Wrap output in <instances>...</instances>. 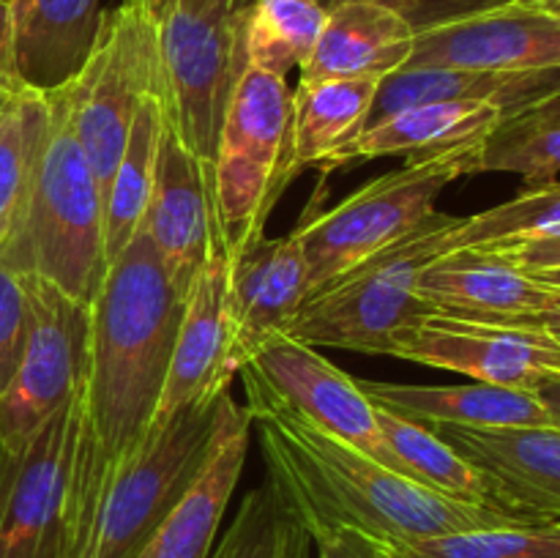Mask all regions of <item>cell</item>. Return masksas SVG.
<instances>
[{
	"label": "cell",
	"instance_id": "6da1fadb",
	"mask_svg": "<svg viewBox=\"0 0 560 558\" xmlns=\"http://www.w3.org/2000/svg\"><path fill=\"white\" fill-rule=\"evenodd\" d=\"M184 304L142 230L91 301L66 485L71 558L85 556L109 485L156 416Z\"/></svg>",
	"mask_w": 560,
	"mask_h": 558
},
{
	"label": "cell",
	"instance_id": "7a4b0ae2",
	"mask_svg": "<svg viewBox=\"0 0 560 558\" xmlns=\"http://www.w3.org/2000/svg\"><path fill=\"white\" fill-rule=\"evenodd\" d=\"M252 427L260 430L268 481L288 501L312 542L350 528L394 547L463 531L530 523L492 503L443 496L317 430L260 386L244 381Z\"/></svg>",
	"mask_w": 560,
	"mask_h": 558
},
{
	"label": "cell",
	"instance_id": "3957f363",
	"mask_svg": "<svg viewBox=\"0 0 560 558\" xmlns=\"http://www.w3.org/2000/svg\"><path fill=\"white\" fill-rule=\"evenodd\" d=\"M0 260L91 304L107 274L104 191L82 153L63 91L49 93V126L25 213Z\"/></svg>",
	"mask_w": 560,
	"mask_h": 558
},
{
	"label": "cell",
	"instance_id": "277c9868",
	"mask_svg": "<svg viewBox=\"0 0 560 558\" xmlns=\"http://www.w3.org/2000/svg\"><path fill=\"white\" fill-rule=\"evenodd\" d=\"M249 5L241 0H153L148 5L156 22L164 118L200 164L208 191L224 113L249 66Z\"/></svg>",
	"mask_w": 560,
	"mask_h": 558
},
{
	"label": "cell",
	"instance_id": "5b68a950",
	"mask_svg": "<svg viewBox=\"0 0 560 558\" xmlns=\"http://www.w3.org/2000/svg\"><path fill=\"white\" fill-rule=\"evenodd\" d=\"M301 173L288 80L246 66L224 113L208 191L213 241L228 257L266 235L273 208Z\"/></svg>",
	"mask_w": 560,
	"mask_h": 558
},
{
	"label": "cell",
	"instance_id": "8992f818",
	"mask_svg": "<svg viewBox=\"0 0 560 558\" xmlns=\"http://www.w3.org/2000/svg\"><path fill=\"white\" fill-rule=\"evenodd\" d=\"M457 224L454 213L432 211L392 246L315 290L288 334L315 348L388 356L394 334L432 312L416 282L432 260L446 255Z\"/></svg>",
	"mask_w": 560,
	"mask_h": 558
},
{
	"label": "cell",
	"instance_id": "52a82bcc",
	"mask_svg": "<svg viewBox=\"0 0 560 558\" xmlns=\"http://www.w3.org/2000/svg\"><path fill=\"white\" fill-rule=\"evenodd\" d=\"M479 148L481 140L408 159L399 170L377 175L334 208L320 206L326 186H317L299 222L310 295L424 222L448 184L479 173Z\"/></svg>",
	"mask_w": 560,
	"mask_h": 558
},
{
	"label": "cell",
	"instance_id": "ba28073f",
	"mask_svg": "<svg viewBox=\"0 0 560 558\" xmlns=\"http://www.w3.org/2000/svg\"><path fill=\"white\" fill-rule=\"evenodd\" d=\"M241 414L244 405L222 392L148 430L109 485L82 558H137Z\"/></svg>",
	"mask_w": 560,
	"mask_h": 558
},
{
	"label": "cell",
	"instance_id": "9c48e42d",
	"mask_svg": "<svg viewBox=\"0 0 560 558\" xmlns=\"http://www.w3.org/2000/svg\"><path fill=\"white\" fill-rule=\"evenodd\" d=\"M60 91L82 153L107 191L140 98L151 91L162 93L156 22L142 0H124L113 14H104L91 58Z\"/></svg>",
	"mask_w": 560,
	"mask_h": 558
},
{
	"label": "cell",
	"instance_id": "30bf717a",
	"mask_svg": "<svg viewBox=\"0 0 560 558\" xmlns=\"http://www.w3.org/2000/svg\"><path fill=\"white\" fill-rule=\"evenodd\" d=\"M25 277L31 326L20 367L0 397V443L14 460L22 457L38 430L74 397L91 326V304L69 299L36 274Z\"/></svg>",
	"mask_w": 560,
	"mask_h": 558
},
{
	"label": "cell",
	"instance_id": "8fae6325",
	"mask_svg": "<svg viewBox=\"0 0 560 558\" xmlns=\"http://www.w3.org/2000/svg\"><path fill=\"white\" fill-rule=\"evenodd\" d=\"M238 375L260 386L268 397L312 427L402 474L383 435L372 399L361 392L353 375L331 364L315 345L301 342L290 334H277L241 367Z\"/></svg>",
	"mask_w": 560,
	"mask_h": 558
},
{
	"label": "cell",
	"instance_id": "7c38bea8",
	"mask_svg": "<svg viewBox=\"0 0 560 558\" xmlns=\"http://www.w3.org/2000/svg\"><path fill=\"white\" fill-rule=\"evenodd\" d=\"M388 356L523 392H534L539 381L560 372V345L545 328L470 321L435 310L394 334Z\"/></svg>",
	"mask_w": 560,
	"mask_h": 558
},
{
	"label": "cell",
	"instance_id": "4fadbf2b",
	"mask_svg": "<svg viewBox=\"0 0 560 558\" xmlns=\"http://www.w3.org/2000/svg\"><path fill=\"white\" fill-rule=\"evenodd\" d=\"M77 392L22 452L0 507V558H71L66 485Z\"/></svg>",
	"mask_w": 560,
	"mask_h": 558
},
{
	"label": "cell",
	"instance_id": "5bb4252c",
	"mask_svg": "<svg viewBox=\"0 0 560 558\" xmlns=\"http://www.w3.org/2000/svg\"><path fill=\"white\" fill-rule=\"evenodd\" d=\"M405 69H560V20L539 5L509 3L416 33Z\"/></svg>",
	"mask_w": 560,
	"mask_h": 558
},
{
	"label": "cell",
	"instance_id": "9a60e30c",
	"mask_svg": "<svg viewBox=\"0 0 560 558\" xmlns=\"http://www.w3.org/2000/svg\"><path fill=\"white\" fill-rule=\"evenodd\" d=\"M306 295L310 271L299 224L282 239L260 235L230 257V361L235 372L252 361L268 339L288 334Z\"/></svg>",
	"mask_w": 560,
	"mask_h": 558
},
{
	"label": "cell",
	"instance_id": "2e32d148",
	"mask_svg": "<svg viewBox=\"0 0 560 558\" xmlns=\"http://www.w3.org/2000/svg\"><path fill=\"white\" fill-rule=\"evenodd\" d=\"M228 277L230 257L213 241L211 255L186 295L173 356H170L167 381L148 430L167 425L186 405L230 392L235 370L230 361Z\"/></svg>",
	"mask_w": 560,
	"mask_h": 558
},
{
	"label": "cell",
	"instance_id": "e0dca14e",
	"mask_svg": "<svg viewBox=\"0 0 560 558\" xmlns=\"http://www.w3.org/2000/svg\"><path fill=\"white\" fill-rule=\"evenodd\" d=\"M416 293L443 315L528 323L560 306V290L490 249H448L421 271Z\"/></svg>",
	"mask_w": 560,
	"mask_h": 558
},
{
	"label": "cell",
	"instance_id": "ac0fdd59",
	"mask_svg": "<svg viewBox=\"0 0 560 558\" xmlns=\"http://www.w3.org/2000/svg\"><path fill=\"white\" fill-rule=\"evenodd\" d=\"M142 233L151 241L175 293L186 299L213 249V219L200 164L170 126L162 137L156 184Z\"/></svg>",
	"mask_w": 560,
	"mask_h": 558
},
{
	"label": "cell",
	"instance_id": "d6986e66",
	"mask_svg": "<svg viewBox=\"0 0 560 558\" xmlns=\"http://www.w3.org/2000/svg\"><path fill=\"white\" fill-rule=\"evenodd\" d=\"M490 479L498 503L530 520H560V427H432Z\"/></svg>",
	"mask_w": 560,
	"mask_h": 558
},
{
	"label": "cell",
	"instance_id": "ffe728a7",
	"mask_svg": "<svg viewBox=\"0 0 560 558\" xmlns=\"http://www.w3.org/2000/svg\"><path fill=\"white\" fill-rule=\"evenodd\" d=\"M372 405L427 427L468 430H512V427H556L550 410L534 392L492 383L468 386H408V383L355 377Z\"/></svg>",
	"mask_w": 560,
	"mask_h": 558
},
{
	"label": "cell",
	"instance_id": "44dd1931",
	"mask_svg": "<svg viewBox=\"0 0 560 558\" xmlns=\"http://www.w3.org/2000/svg\"><path fill=\"white\" fill-rule=\"evenodd\" d=\"M11 16L22 85L44 96L80 74L104 25L98 0H11Z\"/></svg>",
	"mask_w": 560,
	"mask_h": 558
},
{
	"label": "cell",
	"instance_id": "7402d4cb",
	"mask_svg": "<svg viewBox=\"0 0 560 558\" xmlns=\"http://www.w3.org/2000/svg\"><path fill=\"white\" fill-rule=\"evenodd\" d=\"M416 31L394 11L366 0H345L328 9L317 47L301 69V82L383 77L405 69Z\"/></svg>",
	"mask_w": 560,
	"mask_h": 558
},
{
	"label": "cell",
	"instance_id": "603a6c76",
	"mask_svg": "<svg viewBox=\"0 0 560 558\" xmlns=\"http://www.w3.org/2000/svg\"><path fill=\"white\" fill-rule=\"evenodd\" d=\"M560 93V69L479 71V69H399L383 77L364 129L410 104L481 102L506 115Z\"/></svg>",
	"mask_w": 560,
	"mask_h": 558
},
{
	"label": "cell",
	"instance_id": "cb8c5ba5",
	"mask_svg": "<svg viewBox=\"0 0 560 558\" xmlns=\"http://www.w3.org/2000/svg\"><path fill=\"white\" fill-rule=\"evenodd\" d=\"M252 441V416L244 414L233 421L219 446L202 465L197 479L184 492L173 512L159 523L151 539L142 545L137 558H208L213 539L233 501L235 485L244 470Z\"/></svg>",
	"mask_w": 560,
	"mask_h": 558
},
{
	"label": "cell",
	"instance_id": "d4e9b609",
	"mask_svg": "<svg viewBox=\"0 0 560 558\" xmlns=\"http://www.w3.org/2000/svg\"><path fill=\"white\" fill-rule=\"evenodd\" d=\"M506 113L481 102H424L397 109L381 124L361 131L326 167L328 173L386 156L424 159L432 153L479 142L495 129Z\"/></svg>",
	"mask_w": 560,
	"mask_h": 558
},
{
	"label": "cell",
	"instance_id": "484cf974",
	"mask_svg": "<svg viewBox=\"0 0 560 558\" xmlns=\"http://www.w3.org/2000/svg\"><path fill=\"white\" fill-rule=\"evenodd\" d=\"M167 129L162 96L159 91L145 93L140 98L135 120H131L129 140H126L120 162L104 191V257L109 263L118 260L145 222L148 202H151L153 184H156L159 151Z\"/></svg>",
	"mask_w": 560,
	"mask_h": 558
},
{
	"label": "cell",
	"instance_id": "4316f807",
	"mask_svg": "<svg viewBox=\"0 0 560 558\" xmlns=\"http://www.w3.org/2000/svg\"><path fill=\"white\" fill-rule=\"evenodd\" d=\"M377 77L299 82L293 91L295 159L301 170H320L364 131L375 104Z\"/></svg>",
	"mask_w": 560,
	"mask_h": 558
},
{
	"label": "cell",
	"instance_id": "83f0119b",
	"mask_svg": "<svg viewBox=\"0 0 560 558\" xmlns=\"http://www.w3.org/2000/svg\"><path fill=\"white\" fill-rule=\"evenodd\" d=\"M375 410L383 435H386L405 476L430 487V490L443 492V496L501 507L490 479L468 457H463L446 438L438 435L432 427L410 421L405 416L392 414V410L377 408V405Z\"/></svg>",
	"mask_w": 560,
	"mask_h": 558
},
{
	"label": "cell",
	"instance_id": "f1b7e54d",
	"mask_svg": "<svg viewBox=\"0 0 560 558\" xmlns=\"http://www.w3.org/2000/svg\"><path fill=\"white\" fill-rule=\"evenodd\" d=\"M49 126V96L20 91L0 104V249L16 233Z\"/></svg>",
	"mask_w": 560,
	"mask_h": 558
},
{
	"label": "cell",
	"instance_id": "f546056e",
	"mask_svg": "<svg viewBox=\"0 0 560 558\" xmlns=\"http://www.w3.org/2000/svg\"><path fill=\"white\" fill-rule=\"evenodd\" d=\"M479 173H512L525 186L560 175V93L506 115L479 148Z\"/></svg>",
	"mask_w": 560,
	"mask_h": 558
},
{
	"label": "cell",
	"instance_id": "4dcf8cb0",
	"mask_svg": "<svg viewBox=\"0 0 560 558\" xmlns=\"http://www.w3.org/2000/svg\"><path fill=\"white\" fill-rule=\"evenodd\" d=\"M328 9L320 0H252L246 58L255 69L288 77L304 69L317 47Z\"/></svg>",
	"mask_w": 560,
	"mask_h": 558
},
{
	"label": "cell",
	"instance_id": "1f68e13d",
	"mask_svg": "<svg viewBox=\"0 0 560 558\" xmlns=\"http://www.w3.org/2000/svg\"><path fill=\"white\" fill-rule=\"evenodd\" d=\"M312 536L271 481L241 498L235 518L208 558H306Z\"/></svg>",
	"mask_w": 560,
	"mask_h": 558
},
{
	"label": "cell",
	"instance_id": "d6a6232c",
	"mask_svg": "<svg viewBox=\"0 0 560 558\" xmlns=\"http://www.w3.org/2000/svg\"><path fill=\"white\" fill-rule=\"evenodd\" d=\"M560 233V181L525 186L517 197L495 208L459 217L448 249H498Z\"/></svg>",
	"mask_w": 560,
	"mask_h": 558
},
{
	"label": "cell",
	"instance_id": "836d02e7",
	"mask_svg": "<svg viewBox=\"0 0 560 558\" xmlns=\"http://www.w3.org/2000/svg\"><path fill=\"white\" fill-rule=\"evenodd\" d=\"M402 558H560V520L463 531L399 547Z\"/></svg>",
	"mask_w": 560,
	"mask_h": 558
},
{
	"label": "cell",
	"instance_id": "e575fe53",
	"mask_svg": "<svg viewBox=\"0 0 560 558\" xmlns=\"http://www.w3.org/2000/svg\"><path fill=\"white\" fill-rule=\"evenodd\" d=\"M27 326H31L27 277L0 260V397L22 361Z\"/></svg>",
	"mask_w": 560,
	"mask_h": 558
},
{
	"label": "cell",
	"instance_id": "d590c367",
	"mask_svg": "<svg viewBox=\"0 0 560 558\" xmlns=\"http://www.w3.org/2000/svg\"><path fill=\"white\" fill-rule=\"evenodd\" d=\"M326 9L345 3V0H320ZM366 3H377L383 9L394 11L402 16L416 33L432 31V27L448 25V22L465 20V16L481 14V11L501 9L512 0H366Z\"/></svg>",
	"mask_w": 560,
	"mask_h": 558
},
{
	"label": "cell",
	"instance_id": "8d00e7d4",
	"mask_svg": "<svg viewBox=\"0 0 560 558\" xmlns=\"http://www.w3.org/2000/svg\"><path fill=\"white\" fill-rule=\"evenodd\" d=\"M315 545L320 550V558H402L399 547L350 528L328 531V534L317 536Z\"/></svg>",
	"mask_w": 560,
	"mask_h": 558
},
{
	"label": "cell",
	"instance_id": "74e56055",
	"mask_svg": "<svg viewBox=\"0 0 560 558\" xmlns=\"http://www.w3.org/2000/svg\"><path fill=\"white\" fill-rule=\"evenodd\" d=\"M498 255L509 257L514 266L523 271H547V268H560V233L545 235V239L523 241V244L498 246Z\"/></svg>",
	"mask_w": 560,
	"mask_h": 558
},
{
	"label": "cell",
	"instance_id": "f35d334b",
	"mask_svg": "<svg viewBox=\"0 0 560 558\" xmlns=\"http://www.w3.org/2000/svg\"><path fill=\"white\" fill-rule=\"evenodd\" d=\"M27 91L16 71L14 49V16H11V0H0V96H14Z\"/></svg>",
	"mask_w": 560,
	"mask_h": 558
},
{
	"label": "cell",
	"instance_id": "ab89813d",
	"mask_svg": "<svg viewBox=\"0 0 560 558\" xmlns=\"http://www.w3.org/2000/svg\"><path fill=\"white\" fill-rule=\"evenodd\" d=\"M534 394L545 403V408L550 410L556 427H560V372H556V375H547L545 381H539V386L534 388Z\"/></svg>",
	"mask_w": 560,
	"mask_h": 558
},
{
	"label": "cell",
	"instance_id": "60d3db41",
	"mask_svg": "<svg viewBox=\"0 0 560 558\" xmlns=\"http://www.w3.org/2000/svg\"><path fill=\"white\" fill-rule=\"evenodd\" d=\"M16 463H20V460L9 457L3 449V443H0V507H3V498H5V492H9L11 476H14Z\"/></svg>",
	"mask_w": 560,
	"mask_h": 558
},
{
	"label": "cell",
	"instance_id": "b9f144b4",
	"mask_svg": "<svg viewBox=\"0 0 560 558\" xmlns=\"http://www.w3.org/2000/svg\"><path fill=\"white\" fill-rule=\"evenodd\" d=\"M528 323H534V326L545 328V332L550 334V337L560 345V306H556V310L541 312L539 317H534V321H528Z\"/></svg>",
	"mask_w": 560,
	"mask_h": 558
},
{
	"label": "cell",
	"instance_id": "7bdbcfd3",
	"mask_svg": "<svg viewBox=\"0 0 560 558\" xmlns=\"http://www.w3.org/2000/svg\"><path fill=\"white\" fill-rule=\"evenodd\" d=\"M534 274L536 279H541L545 284H550V288L560 290V268H547V271H528Z\"/></svg>",
	"mask_w": 560,
	"mask_h": 558
},
{
	"label": "cell",
	"instance_id": "ee69618b",
	"mask_svg": "<svg viewBox=\"0 0 560 558\" xmlns=\"http://www.w3.org/2000/svg\"><path fill=\"white\" fill-rule=\"evenodd\" d=\"M539 9H545L547 14L558 16V20H560V0H547V3H545V5H539Z\"/></svg>",
	"mask_w": 560,
	"mask_h": 558
},
{
	"label": "cell",
	"instance_id": "f6af8a7d",
	"mask_svg": "<svg viewBox=\"0 0 560 558\" xmlns=\"http://www.w3.org/2000/svg\"><path fill=\"white\" fill-rule=\"evenodd\" d=\"M512 3H517V5H545L547 0H512Z\"/></svg>",
	"mask_w": 560,
	"mask_h": 558
},
{
	"label": "cell",
	"instance_id": "bcb514c9",
	"mask_svg": "<svg viewBox=\"0 0 560 558\" xmlns=\"http://www.w3.org/2000/svg\"><path fill=\"white\" fill-rule=\"evenodd\" d=\"M142 3H145V5H151V3H153V0H142Z\"/></svg>",
	"mask_w": 560,
	"mask_h": 558
},
{
	"label": "cell",
	"instance_id": "7dc6e473",
	"mask_svg": "<svg viewBox=\"0 0 560 558\" xmlns=\"http://www.w3.org/2000/svg\"><path fill=\"white\" fill-rule=\"evenodd\" d=\"M5 98H9V96H0V104H3V102H5Z\"/></svg>",
	"mask_w": 560,
	"mask_h": 558
}]
</instances>
